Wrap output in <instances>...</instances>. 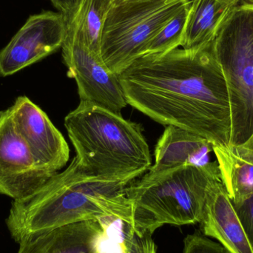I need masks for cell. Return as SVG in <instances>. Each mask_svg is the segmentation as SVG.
<instances>
[{"label": "cell", "instance_id": "cell-1", "mask_svg": "<svg viewBox=\"0 0 253 253\" xmlns=\"http://www.w3.org/2000/svg\"><path fill=\"white\" fill-rule=\"evenodd\" d=\"M119 79L127 105L156 123L193 132L212 146L230 145L228 89L211 44L146 55Z\"/></svg>", "mask_w": 253, "mask_h": 253}, {"label": "cell", "instance_id": "cell-2", "mask_svg": "<svg viewBox=\"0 0 253 253\" xmlns=\"http://www.w3.org/2000/svg\"><path fill=\"white\" fill-rule=\"evenodd\" d=\"M128 181H108L80 169L74 158L69 166L48 178L34 193L13 200L5 223L19 244L31 235L82 221L132 224L126 194Z\"/></svg>", "mask_w": 253, "mask_h": 253}, {"label": "cell", "instance_id": "cell-3", "mask_svg": "<svg viewBox=\"0 0 253 253\" xmlns=\"http://www.w3.org/2000/svg\"><path fill=\"white\" fill-rule=\"evenodd\" d=\"M82 170L108 181H128L152 166L150 148L141 125L122 114L89 102H80L65 118Z\"/></svg>", "mask_w": 253, "mask_h": 253}, {"label": "cell", "instance_id": "cell-4", "mask_svg": "<svg viewBox=\"0 0 253 253\" xmlns=\"http://www.w3.org/2000/svg\"><path fill=\"white\" fill-rule=\"evenodd\" d=\"M221 179L218 162L184 165L159 173H146L128 185L126 194L132 208L131 227L152 235L162 226L200 223L208 192Z\"/></svg>", "mask_w": 253, "mask_h": 253}, {"label": "cell", "instance_id": "cell-5", "mask_svg": "<svg viewBox=\"0 0 253 253\" xmlns=\"http://www.w3.org/2000/svg\"><path fill=\"white\" fill-rule=\"evenodd\" d=\"M227 82L231 112L230 145L253 136V3L233 7L211 43Z\"/></svg>", "mask_w": 253, "mask_h": 253}, {"label": "cell", "instance_id": "cell-6", "mask_svg": "<svg viewBox=\"0 0 253 253\" xmlns=\"http://www.w3.org/2000/svg\"><path fill=\"white\" fill-rule=\"evenodd\" d=\"M191 0H136L112 7L105 21L100 56L120 75L144 54L151 39Z\"/></svg>", "mask_w": 253, "mask_h": 253}, {"label": "cell", "instance_id": "cell-7", "mask_svg": "<svg viewBox=\"0 0 253 253\" xmlns=\"http://www.w3.org/2000/svg\"><path fill=\"white\" fill-rule=\"evenodd\" d=\"M67 75L74 79L80 102H89L116 114L127 105L119 76L106 66L99 55L78 39L66 35L62 46Z\"/></svg>", "mask_w": 253, "mask_h": 253}, {"label": "cell", "instance_id": "cell-8", "mask_svg": "<svg viewBox=\"0 0 253 253\" xmlns=\"http://www.w3.org/2000/svg\"><path fill=\"white\" fill-rule=\"evenodd\" d=\"M66 20L60 12L32 15L0 50V78L10 77L62 48Z\"/></svg>", "mask_w": 253, "mask_h": 253}, {"label": "cell", "instance_id": "cell-9", "mask_svg": "<svg viewBox=\"0 0 253 253\" xmlns=\"http://www.w3.org/2000/svg\"><path fill=\"white\" fill-rule=\"evenodd\" d=\"M52 175L19 135L10 108L0 111V194L13 200L23 199Z\"/></svg>", "mask_w": 253, "mask_h": 253}, {"label": "cell", "instance_id": "cell-10", "mask_svg": "<svg viewBox=\"0 0 253 253\" xmlns=\"http://www.w3.org/2000/svg\"><path fill=\"white\" fill-rule=\"evenodd\" d=\"M10 109L19 135L41 166L52 175L66 166L69 146L46 113L26 96H18Z\"/></svg>", "mask_w": 253, "mask_h": 253}, {"label": "cell", "instance_id": "cell-11", "mask_svg": "<svg viewBox=\"0 0 253 253\" xmlns=\"http://www.w3.org/2000/svg\"><path fill=\"white\" fill-rule=\"evenodd\" d=\"M105 221H82L31 235L17 253H102L108 237Z\"/></svg>", "mask_w": 253, "mask_h": 253}, {"label": "cell", "instance_id": "cell-12", "mask_svg": "<svg viewBox=\"0 0 253 253\" xmlns=\"http://www.w3.org/2000/svg\"><path fill=\"white\" fill-rule=\"evenodd\" d=\"M200 223L204 234L217 239L229 253H253L221 179L215 180L210 187Z\"/></svg>", "mask_w": 253, "mask_h": 253}, {"label": "cell", "instance_id": "cell-13", "mask_svg": "<svg viewBox=\"0 0 253 253\" xmlns=\"http://www.w3.org/2000/svg\"><path fill=\"white\" fill-rule=\"evenodd\" d=\"M213 146L205 138L178 126H168L155 148V163L149 173L155 174L184 165L211 163Z\"/></svg>", "mask_w": 253, "mask_h": 253}, {"label": "cell", "instance_id": "cell-14", "mask_svg": "<svg viewBox=\"0 0 253 253\" xmlns=\"http://www.w3.org/2000/svg\"><path fill=\"white\" fill-rule=\"evenodd\" d=\"M221 179L232 202L253 195V138L240 145L213 146Z\"/></svg>", "mask_w": 253, "mask_h": 253}, {"label": "cell", "instance_id": "cell-15", "mask_svg": "<svg viewBox=\"0 0 253 253\" xmlns=\"http://www.w3.org/2000/svg\"><path fill=\"white\" fill-rule=\"evenodd\" d=\"M233 8L217 0H191L181 47L199 50L211 44Z\"/></svg>", "mask_w": 253, "mask_h": 253}, {"label": "cell", "instance_id": "cell-16", "mask_svg": "<svg viewBox=\"0 0 253 253\" xmlns=\"http://www.w3.org/2000/svg\"><path fill=\"white\" fill-rule=\"evenodd\" d=\"M112 7L111 0H80L75 10L65 18L66 35L78 39L100 56L104 26Z\"/></svg>", "mask_w": 253, "mask_h": 253}, {"label": "cell", "instance_id": "cell-17", "mask_svg": "<svg viewBox=\"0 0 253 253\" xmlns=\"http://www.w3.org/2000/svg\"><path fill=\"white\" fill-rule=\"evenodd\" d=\"M190 3L191 1L158 31L146 46L144 56L165 53L181 47Z\"/></svg>", "mask_w": 253, "mask_h": 253}, {"label": "cell", "instance_id": "cell-18", "mask_svg": "<svg viewBox=\"0 0 253 253\" xmlns=\"http://www.w3.org/2000/svg\"><path fill=\"white\" fill-rule=\"evenodd\" d=\"M126 231L121 244L122 253H156L152 235L135 231L129 224H126Z\"/></svg>", "mask_w": 253, "mask_h": 253}, {"label": "cell", "instance_id": "cell-19", "mask_svg": "<svg viewBox=\"0 0 253 253\" xmlns=\"http://www.w3.org/2000/svg\"><path fill=\"white\" fill-rule=\"evenodd\" d=\"M183 253H229L221 245L199 233L188 235L184 241Z\"/></svg>", "mask_w": 253, "mask_h": 253}, {"label": "cell", "instance_id": "cell-20", "mask_svg": "<svg viewBox=\"0 0 253 253\" xmlns=\"http://www.w3.org/2000/svg\"><path fill=\"white\" fill-rule=\"evenodd\" d=\"M253 251V195L239 202H232Z\"/></svg>", "mask_w": 253, "mask_h": 253}, {"label": "cell", "instance_id": "cell-21", "mask_svg": "<svg viewBox=\"0 0 253 253\" xmlns=\"http://www.w3.org/2000/svg\"><path fill=\"white\" fill-rule=\"evenodd\" d=\"M50 1L53 3L54 7L65 16V18H67L75 10L80 0H50Z\"/></svg>", "mask_w": 253, "mask_h": 253}, {"label": "cell", "instance_id": "cell-22", "mask_svg": "<svg viewBox=\"0 0 253 253\" xmlns=\"http://www.w3.org/2000/svg\"><path fill=\"white\" fill-rule=\"evenodd\" d=\"M217 1H220L222 4L230 6L231 7H236V6H238L239 4L244 2L253 3V0H217Z\"/></svg>", "mask_w": 253, "mask_h": 253}, {"label": "cell", "instance_id": "cell-23", "mask_svg": "<svg viewBox=\"0 0 253 253\" xmlns=\"http://www.w3.org/2000/svg\"><path fill=\"white\" fill-rule=\"evenodd\" d=\"M111 1L112 2L113 7H115V6L121 5L130 1H136V0H111Z\"/></svg>", "mask_w": 253, "mask_h": 253}]
</instances>
